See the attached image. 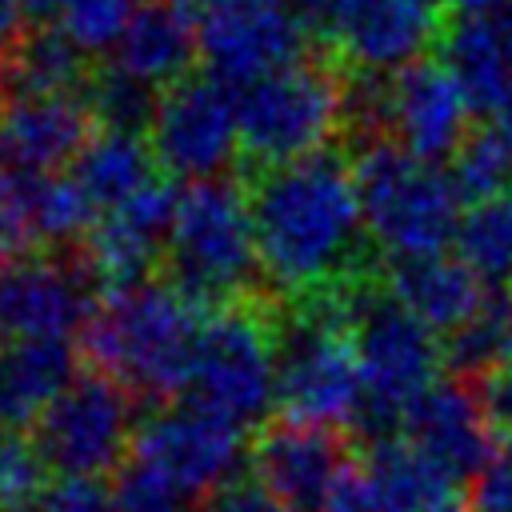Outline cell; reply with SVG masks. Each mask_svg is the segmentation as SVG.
I'll use <instances>...</instances> for the list:
<instances>
[{
  "mask_svg": "<svg viewBox=\"0 0 512 512\" xmlns=\"http://www.w3.org/2000/svg\"><path fill=\"white\" fill-rule=\"evenodd\" d=\"M260 272L284 296L364 280V208L356 172L328 152L272 164L248 188Z\"/></svg>",
  "mask_w": 512,
  "mask_h": 512,
  "instance_id": "1",
  "label": "cell"
},
{
  "mask_svg": "<svg viewBox=\"0 0 512 512\" xmlns=\"http://www.w3.org/2000/svg\"><path fill=\"white\" fill-rule=\"evenodd\" d=\"M204 312L160 276L104 284L84 332L80 356L120 380L136 400L168 404L184 396Z\"/></svg>",
  "mask_w": 512,
  "mask_h": 512,
  "instance_id": "2",
  "label": "cell"
},
{
  "mask_svg": "<svg viewBox=\"0 0 512 512\" xmlns=\"http://www.w3.org/2000/svg\"><path fill=\"white\" fill-rule=\"evenodd\" d=\"M164 264L168 280L200 312L252 300L264 272L248 192L228 176L192 180L184 192H176Z\"/></svg>",
  "mask_w": 512,
  "mask_h": 512,
  "instance_id": "3",
  "label": "cell"
},
{
  "mask_svg": "<svg viewBox=\"0 0 512 512\" xmlns=\"http://www.w3.org/2000/svg\"><path fill=\"white\" fill-rule=\"evenodd\" d=\"M352 172L360 188L364 232L388 260L444 252L456 240L464 196L436 164L412 156L388 136H372L360 144Z\"/></svg>",
  "mask_w": 512,
  "mask_h": 512,
  "instance_id": "4",
  "label": "cell"
},
{
  "mask_svg": "<svg viewBox=\"0 0 512 512\" xmlns=\"http://www.w3.org/2000/svg\"><path fill=\"white\" fill-rule=\"evenodd\" d=\"M276 308L252 300L204 312L184 396L236 428H264L276 408Z\"/></svg>",
  "mask_w": 512,
  "mask_h": 512,
  "instance_id": "5",
  "label": "cell"
},
{
  "mask_svg": "<svg viewBox=\"0 0 512 512\" xmlns=\"http://www.w3.org/2000/svg\"><path fill=\"white\" fill-rule=\"evenodd\" d=\"M236 116L240 148L256 164L304 160L348 128V84L316 60H296L236 88Z\"/></svg>",
  "mask_w": 512,
  "mask_h": 512,
  "instance_id": "6",
  "label": "cell"
},
{
  "mask_svg": "<svg viewBox=\"0 0 512 512\" xmlns=\"http://www.w3.org/2000/svg\"><path fill=\"white\" fill-rule=\"evenodd\" d=\"M352 332L364 372V408L356 432H364V440L396 436L404 408L448 368L444 336L376 288L364 296Z\"/></svg>",
  "mask_w": 512,
  "mask_h": 512,
  "instance_id": "7",
  "label": "cell"
},
{
  "mask_svg": "<svg viewBox=\"0 0 512 512\" xmlns=\"http://www.w3.org/2000/svg\"><path fill=\"white\" fill-rule=\"evenodd\" d=\"M136 396L100 368L80 372L32 424V444L48 476H96L104 480L132 456Z\"/></svg>",
  "mask_w": 512,
  "mask_h": 512,
  "instance_id": "8",
  "label": "cell"
},
{
  "mask_svg": "<svg viewBox=\"0 0 512 512\" xmlns=\"http://www.w3.org/2000/svg\"><path fill=\"white\" fill-rule=\"evenodd\" d=\"M244 436V428L184 396L160 404L140 420L128 460L156 472L192 500H208L224 484L240 480V468L248 464L252 448Z\"/></svg>",
  "mask_w": 512,
  "mask_h": 512,
  "instance_id": "9",
  "label": "cell"
},
{
  "mask_svg": "<svg viewBox=\"0 0 512 512\" xmlns=\"http://www.w3.org/2000/svg\"><path fill=\"white\" fill-rule=\"evenodd\" d=\"M148 144L160 172L176 180H212L224 176L240 148L236 88L216 76H184L168 84L148 120Z\"/></svg>",
  "mask_w": 512,
  "mask_h": 512,
  "instance_id": "10",
  "label": "cell"
},
{
  "mask_svg": "<svg viewBox=\"0 0 512 512\" xmlns=\"http://www.w3.org/2000/svg\"><path fill=\"white\" fill-rule=\"evenodd\" d=\"M196 28L208 76L228 88L304 60L308 44V16L296 0H208Z\"/></svg>",
  "mask_w": 512,
  "mask_h": 512,
  "instance_id": "11",
  "label": "cell"
},
{
  "mask_svg": "<svg viewBox=\"0 0 512 512\" xmlns=\"http://www.w3.org/2000/svg\"><path fill=\"white\" fill-rule=\"evenodd\" d=\"M96 272L84 252H20L0 268V332L12 336H80L96 308Z\"/></svg>",
  "mask_w": 512,
  "mask_h": 512,
  "instance_id": "12",
  "label": "cell"
},
{
  "mask_svg": "<svg viewBox=\"0 0 512 512\" xmlns=\"http://www.w3.org/2000/svg\"><path fill=\"white\" fill-rule=\"evenodd\" d=\"M324 40L364 76L400 72L440 40V0H312Z\"/></svg>",
  "mask_w": 512,
  "mask_h": 512,
  "instance_id": "13",
  "label": "cell"
},
{
  "mask_svg": "<svg viewBox=\"0 0 512 512\" xmlns=\"http://www.w3.org/2000/svg\"><path fill=\"white\" fill-rule=\"evenodd\" d=\"M352 464L340 428L276 416L256 428L248 448L252 480H260L288 512H324L336 480Z\"/></svg>",
  "mask_w": 512,
  "mask_h": 512,
  "instance_id": "14",
  "label": "cell"
},
{
  "mask_svg": "<svg viewBox=\"0 0 512 512\" xmlns=\"http://www.w3.org/2000/svg\"><path fill=\"white\" fill-rule=\"evenodd\" d=\"M472 112L476 104L444 60H412L384 80V136L428 164L460 152L472 136Z\"/></svg>",
  "mask_w": 512,
  "mask_h": 512,
  "instance_id": "15",
  "label": "cell"
},
{
  "mask_svg": "<svg viewBox=\"0 0 512 512\" xmlns=\"http://www.w3.org/2000/svg\"><path fill=\"white\" fill-rule=\"evenodd\" d=\"M400 436L460 480H468L500 448L496 428H492L484 400L476 392V380H464L456 372L428 384L404 408Z\"/></svg>",
  "mask_w": 512,
  "mask_h": 512,
  "instance_id": "16",
  "label": "cell"
},
{
  "mask_svg": "<svg viewBox=\"0 0 512 512\" xmlns=\"http://www.w3.org/2000/svg\"><path fill=\"white\" fill-rule=\"evenodd\" d=\"M172 220H176V188L152 180L148 188L104 208L92 220L84 236V260L104 284L144 280L168 256Z\"/></svg>",
  "mask_w": 512,
  "mask_h": 512,
  "instance_id": "17",
  "label": "cell"
},
{
  "mask_svg": "<svg viewBox=\"0 0 512 512\" xmlns=\"http://www.w3.org/2000/svg\"><path fill=\"white\" fill-rule=\"evenodd\" d=\"M92 136V108L84 96L8 92L0 104V172L44 176L72 168Z\"/></svg>",
  "mask_w": 512,
  "mask_h": 512,
  "instance_id": "18",
  "label": "cell"
},
{
  "mask_svg": "<svg viewBox=\"0 0 512 512\" xmlns=\"http://www.w3.org/2000/svg\"><path fill=\"white\" fill-rule=\"evenodd\" d=\"M384 284H388L384 292L396 304H404L416 320H424L440 336L464 328L468 320L492 308L488 284L460 256H444V252L388 260Z\"/></svg>",
  "mask_w": 512,
  "mask_h": 512,
  "instance_id": "19",
  "label": "cell"
},
{
  "mask_svg": "<svg viewBox=\"0 0 512 512\" xmlns=\"http://www.w3.org/2000/svg\"><path fill=\"white\" fill-rule=\"evenodd\" d=\"M440 56L476 112H496L512 92V0L456 12L440 32Z\"/></svg>",
  "mask_w": 512,
  "mask_h": 512,
  "instance_id": "20",
  "label": "cell"
},
{
  "mask_svg": "<svg viewBox=\"0 0 512 512\" xmlns=\"http://www.w3.org/2000/svg\"><path fill=\"white\" fill-rule=\"evenodd\" d=\"M200 60V28L172 0H144L112 44V64L164 92Z\"/></svg>",
  "mask_w": 512,
  "mask_h": 512,
  "instance_id": "21",
  "label": "cell"
},
{
  "mask_svg": "<svg viewBox=\"0 0 512 512\" xmlns=\"http://www.w3.org/2000/svg\"><path fill=\"white\" fill-rule=\"evenodd\" d=\"M364 472L372 480L380 512H464V484L436 460H428L400 432L368 440Z\"/></svg>",
  "mask_w": 512,
  "mask_h": 512,
  "instance_id": "22",
  "label": "cell"
},
{
  "mask_svg": "<svg viewBox=\"0 0 512 512\" xmlns=\"http://www.w3.org/2000/svg\"><path fill=\"white\" fill-rule=\"evenodd\" d=\"M80 344L64 336H12L0 348V420L32 424L76 376Z\"/></svg>",
  "mask_w": 512,
  "mask_h": 512,
  "instance_id": "23",
  "label": "cell"
},
{
  "mask_svg": "<svg viewBox=\"0 0 512 512\" xmlns=\"http://www.w3.org/2000/svg\"><path fill=\"white\" fill-rule=\"evenodd\" d=\"M156 168L160 164L152 156L148 136L128 128H96L80 148V156L72 160V180L84 188V196L100 216L104 208L148 188L156 180Z\"/></svg>",
  "mask_w": 512,
  "mask_h": 512,
  "instance_id": "24",
  "label": "cell"
},
{
  "mask_svg": "<svg viewBox=\"0 0 512 512\" xmlns=\"http://www.w3.org/2000/svg\"><path fill=\"white\" fill-rule=\"evenodd\" d=\"M88 52L64 28H36L20 40L8 64V92L36 96H80L88 88Z\"/></svg>",
  "mask_w": 512,
  "mask_h": 512,
  "instance_id": "25",
  "label": "cell"
},
{
  "mask_svg": "<svg viewBox=\"0 0 512 512\" xmlns=\"http://www.w3.org/2000/svg\"><path fill=\"white\" fill-rule=\"evenodd\" d=\"M456 256L492 288L512 284V196L496 192L472 200L456 228Z\"/></svg>",
  "mask_w": 512,
  "mask_h": 512,
  "instance_id": "26",
  "label": "cell"
},
{
  "mask_svg": "<svg viewBox=\"0 0 512 512\" xmlns=\"http://www.w3.org/2000/svg\"><path fill=\"white\" fill-rule=\"evenodd\" d=\"M84 100L92 108V120L100 128H128V132H144L152 112H156V100L160 92L148 88L144 80L128 76L124 68L108 64L100 76L88 80L84 88Z\"/></svg>",
  "mask_w": 512,
  "mask_h": 512,
  "instance_id": "27",
  "label": "cell"
},
{
  "mask_svg": "<svg viewBox=\"0 0 512 512\" xmlns=\"http://www.w3.org/2000/svg\"><path fill=\"white\" fill-rule=\"evenodd\" d=\"M448 164H452L448 176H452V184L464 200L496 196L512 180V148L496 128L492 132H472Z\"/></svg>",
  "mask_w": 512,
  "mask_h": 512,
  "instance_id": "28",
  "label": "cell"
},
{
  "mask_svg": "<svg viewBox=\"0 0 512 512\" xmlns=\"http://www.w3.org/2000/svg\"><path fill=\"white\" fill-rule=\"evenodd\" d=\"M144 0H64L60 28L84 48V52H112L124 24L136 16Z\"/></svg>",
  "mask_w": 512,
  "mask_h": 512,
  "instance_id": "29",
  "label": "cell"
},
{
  "mask_svg": "<svg viewBox=\"0 0 512 512\" xmlns=\"http://www.w3.org/2000/svg\"><path fill=\"white\" fill-rule=\"evenodd\" d=\"M444 364L464 380H480L500 368V308L480 312L464 328L444 336Z\"/></svg>",
  "mask_w": 512,
  "mask_h": 512,
  "instance_id": "30",
  "label": "cell"
},
{
  "mask_svg": "<svg viewBox=\"0 0 512 512\" xmlns=\"http://www.w3.org/2000/svg\"><path fill=\"white\" fill-rule=\"evenodd\" d=\"M48 488V468L32 444V432L20 424H0V496L8 504L36 500Z\"/></svg>",
  "mask_w": 512,
  "mask_h": 512,
  "instance_id": "31",
  "label": "cell"
},
{
  "mask_svg": "<svg viewBox=\"0 0 512 512\" xmlns=\"http://www.w3.org/2000/svg\"><path fill=\"white\" fill-rule=\"evenodd\" d=\"M112 496H116V512H196L188 492L172 488L168 480H160L156 472H148L132 460H128V468H120Z\"/></svg>",
  "mask_w": 512,
  "mask_h": 512,
  "instance_id": "32",
  "label": "cell"
},
{
  "mask_svg": "<svg viewBox=\"0 0 512 512\" xmlns=\"http://www.w3.org/2000/svg\"><path fill=\"white\" fill-rule=\"evenodd\" d=\"M464 512H512V452L496 448L464 484Z\"/></svg>",
  "mask_w": 512,
  "mask_h": 512,
  "instance_id": "33",
  "label": "cell"
},
{
  "mask_svg": "<svg viewBox=\"0 0 512 512\" xmlns=\"http://www.w3.org/2000/svg\"><path fill=\"white\" fill-rule=\"evenodd\" d=\"M48 512H116V496L96 476H56L40 492Z\"/></svg>",
  "mask_w": 512,
  "mask_h": 512,
  "instance_id": "34",
  "label": "cell"
},
{
  "mask_svg": "<svg viewBox=\"0 0 512 512\" xmlns=\"http://www.w3.org/2000/svg\"><path fill=\"white\" fill-rule=\"evenodd\" d=\"M200 512H288L260 480H232V484H224L220 492H212L208 500H204V508Z\"/></svg>",
  "mask_w": 512,
  "mask_h": 512,
  "instance_id": "35",
  "label": "cell"
},
{
  "mask_svg": "<svg viewBox=\"0 0 512 512\" xmlns=\"http://www.w3.org/2000/svg\"><path fill=\"white\" fill-rule=\"evenodd\" d=\"M324 512H380L376 492H372V480H368V472H364V460H360V464L352 460V464L344 468V476L336 480V488H332Z\"/></svg>",
  "mask_w": 512,
  "mask_h": 512,
  "instance_id": "36",
  "label": "cell"
},
{
  "mask_svg": "<svg viewBox=\"0 0 512 512\" xmlns=\"http://www.w3.org/2000/svg\"><path fill=\"white\" fill-rule=\"evenodd\" d=\"M24 20L28 16H24L20 0H0V84L8 76V64H12L20 40H24Z\"/></svg>",
  "mask_w": 512,
  "mask_h": 512,
  "instance_id": "37",
  "label": "cell"
},
{
  "mask_svg": "<svg viewBox=\"0 0 512 512\" xmlns=\"http://www.w3.org/2000/svg\"><path fill=\"white\" fill-rule=\"evenodd\" d=\"M500 368L512 372V292L500 304Z\"/></svg>",
  "mask_w": 512,
  "mask_h": 512,
  "instance_id": "38",
  "label": "cell"
},
{
  "mask_svg": "<svg viewBox=\"0 0 512 512\" xmlns=\"http://www.w3.org/2000/svg\"><path fill=\"white\" fill-rule=\"evenodd\" d=\"M20 8H24V16L28 20H60V12H64V0H20Z\"/></svg>",
  "mask_w": 512,
  "mask_h": 512,
  "instance_id": "39",
  "label": "cell"
},
{
  "mask_svg": "<svg viewBox=\"0 0 512 512\" xmlns=\"http://www.w3.org/2000/svg\"><path fill=\"white\" fill-rule=\"evenodd\" d=\"M496 132L508 140V148H512V92H508V100L496 108Z\"/></svg>",
  "mask_w": 512,
  "mask_h": 512,
  "instance_id": "40",
  "label": "cell"
},
{
  "mask_svg": "<svg viewBox=\"0 0 512 512\" xmlns=\"http://www.w3.org/2000/svg\"><path fill=\"white\" fill-rule=\"evenodd\" d=\"M440 4H448L452 12H476V8H488L496 0H440Z\"/></svg>",
  "mask_w": 512,
  "mask_h": 512,
  "instance_id": "41",
  "label": "cell"
},
{
  "mask_svg": "<svg viewBox=\"0 0 512 512\" xmlns=\"http://www.w3.org/2000/svg\"><path fill=\"white\" fill-rule=\"evenodd\" d=\"M8 512H48V508H44L40 496H36V500H16V504H8Z\"/></svg>",
  "mask_w": 512,
  "mask_h": 512,
  "instance_id": "42",
  "label": "cell"
},
{
  "mask_svg": "<svg viewBox=\"0 0 512 512\" xmlns=\"http://www.w3.org/2000/svg\"><path fill=\"white\" fill-rule=\"evenodd\" d=\"M172 4H180V8H192V4H208V0H172Z\"/></svg>",
  "mask_w": 512,
  "mask_h": 512,
  "instance_id": "43",
  "label": "cell"
},
{
  "mask_svg": "<svg viewBox=\"0 0 512 512\" xmlns=\"http://www.w3.org/2000/svg\"><path fill=\"white\" fill-rule=\"evenodd\" d=\"M0 512H8V500H4V496H0Z\"/></svg>",
  "mask_w": 512,
  "mask_h": 512,
  "instance_id": "44",
  "label": "cell"
},
{
  "mask_svg": "<svg viewBox=\"0 0 512 512\" xmlns=\"http://www.w3.org/2000/svg\"><path fill=\"white\" fill-rule=\"evenodd\" d=\"M0 336H4V332H0Z\"/></svg>",
  "mask_w": 512,
  "mask_h": 512,
  "instance_id": "45",
  "label": "cell"
}]
</instances>
